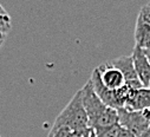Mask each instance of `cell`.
Returning <instances> with one entry per match:
<instances>
[{"instance_id": "6da1fadb", "label": "cell", "mask_w": 150, "mask_h": 137, "mask_svg": "<svg viewBox=\"0 0 150 137\" xmlns=\"http://www.w3.org/2000/svg\"><path fill=\"white\" fill-rule=\"evenodd\" d=\"M82 102L89 118V126L97 129L118 123V111L104 104L93 90L90 81L81 89Z\"/></svg>"}, {"instance_id": "7a4b0ae2", "label": "cell", "mask_w": 150, "mask_h": 137, "mask_svg": "<svg viewBox=\"0 0 150 137\" xmlns=\"http://www.w3.org/2000/svg\"><path fill=\"white\" fill-rule=\"evenodd\" d=\"M58 128H69L72 131L90 128L89 118L82 102L81 90H78L74 93V96L67 103V105L58 115L51 130H56Z\"/></svg>"}, {"instance_id": "3957f363", "label": "cell", "mask_w": 150, "mask_h": 137, "mask_svg": "<svg viewBox=\"0 0 150 137\" xmlns=\"http://www.w3.org/2000/svg\"><path fill=\"white\" fill-rule=\"evenodd\" d=\"M118 111V124L134 133L136 137H139L149 126L150 122L143 116L142 111L128 110L125 108H121Z\"/></svg>"}, {"instance_id": "277c9868", "label": "cell", "mask_w": 150, "mask_h": 137, "mask_svg": "<svg viewBox=\"0 0 150 137\" xmlns=\"http://www.w3.org/2000/svg\"><path fill=\"white\" fill-rule=\"evenodd\" d=\"M110 64L117 67L118 70L122 72L125 79V84L129 85L132 89H142L144 88L143 84L141 83L137 72L135 70L134 61L131 56H122L118 58H115L114 60H110Z\"/></svg>"}, {"instance_id": "5b68a950", "label": "cell", "mask_w": 150, "mask_h": 137, "mask_svg": "<svg viewBox=\"0 0 150 137\" xmlns=\"http://www.w3.org/2000/svg\"><path fill=\"white\" fill-rule=\"evenodd\" d=\"M97 70L99 72L102 83L109 90L114 91V90L121 89L122 86L125 85L124 76L122 75V72L118 70L117 67H115L114 65H111L110 61L97 66Z\"/></svg>"}, {"instance_id": "8992f818", "label": "cell", "mask_w": 150, "mask_h": 137, "mask_svg": "<svg viewBox=\"0 0 150 137\" xmlns=\"http://www.w3.org/2000/svg\"><path fill=\"white\" fill-rule=\"evenodd\" d=\"M131 57H132L135 70L137 72V76H138L141 83L143 84L144 88H149V85H150V63L144 53V50L141 49L139 46L135 45Z\"/></svg>"}, {"instance_id": "52a82bcc", "label": "cell", "mask_w": 150, "mask_h": 137, "mask_svg": "<svg viewBox=\"0 0 150 137\" xmlns=\"http://www.w3.org/2000/svg\"><path fill=\"white\" fill-rule=\"evenodd\" d=\"M90 83L93 88V90L96 91V93L98 95V97L103 100L104 104H106L110 108H114L116 110H118V105H117V100H116V95H115V90H109L108 88L104 86V84L102 83L99 72L97 70V67L92 71L91 77H90Z\"/></svg>"}, {"instance_id": "ba28073f", "label": "cell", "mask_w": 150, "mask_h": 137, "mask_svg": "<svg viewBox=\"0 0 150 137\" xmlns=\"http://www.w3.org/2000/svg\"><path fill=\"white\" fill-rule=\"evenodd\" d=\"M146 108H150V88L135 89L127 103L125 109L142 111Z\"/></svg>"}, {"instance_id": "9c48e42d", "label": "cell", "mask_w": 150, "mask_h": 137, "mask_svg": "<svg viewBox=\"0 0 150 137\" xmlns=\"http://www.w3.org/2000/svg\"><path fill=\"white\" fill-rule=\"evenodd\" d=\"M135 42L136 46L141 49H150V24L143 20L139 16L137 17L135 27Z\"/></svg>"}, {"instance_id": "30bf717a", "label": "cell", "mask_w": 150, "mask_h": 137, "mask_svg": "<svg viewBox=\"0 0 150 137\" xmlns=\"http://www.w3.org/2000/svg\"><path fill=\"white\" fill-rule=\"evenodd\" d=\"M121 129H122V126L117 123L114 125H108V126L93 129V132H95L96 137H117Z\"/></svg>"}, {"instance_id": "8fae6325", "label": "cell", "mask_w": 150, "mask_h": 137, "mask_svg": "<svg viewBox=\"0 0 150 137\" xmlns=\"http://www.w3.org/2000/svg\"><path fill=\"white\" fill-rule=\"evenodd\" d=\"M73 131L69 128H58L56 130H50L47 137H72Z\"/></svg>"}, {"instance_id": "7c38bea8", "label": "cell", "mask_w": 150, "mask_h": 137, "mask_svg": "<svg viewBox=\"0 0 150 137\" xmlns=\"http://www.w3.org/2000/svg\"><path fill=\"white\" fill-rule=\"evenodd\" d=\"M92 132H93V129H91V128H85V129H81V130L73 131L72 137H91Z\"/></svg>"}, {"instance_id": "4fadbf2b", "label": "cell", "mask_w": 150, "mask_h": 137, "mask_svg": "<svg viewBox=\"0 0 150 137\" xmlns=\"http://www.w3.org/2000/svg\"><path fill=\"white\" fill-rule=\"evenodd\" d=\"M117 137H136V136H135L134 133H131L130 131H128V130H125V129L122 128Z\"/></svg>"}, {"instance_id": "5bb4252c", "label": "cell", "mask_w": 150, "mask_h": 137, "mask_svg": "<svg viewBox=\"0 0 150 137\" xmlns=\"http://www.w3.org/2000/svg\"><path fill=\"white\" fill-rule=\"evenodd\" d=\"M142 114H143V116L150 122V108H146V109L142 110Z\"/></svg>"}, {"instance_id": "9a60e30c", "label": "cell", "mask_w": 150, "mask_h": 137, "mask_svg": "<svg viewBox=\"0 0 150 137\" xmlns=\"http://www.w3.org/2000/svg\"><path fill=\"white\" fill-rule=\"evenodd\" d=\"M139 137H150V126H149V128H148V129H146Z\"/></svg>"}, {"instance_id": "2e32d148", "label": "cell", "mask_w": 150, "mask_h": 137, "mask_svg": "<svg viewBox=\"0 0 150 137\" xmlns=\"http://www.w3.org/2000/svg\"><path fill=\"white\" fill-rule=\"evenodd\" d=\"M144 53H145V56H146V58H148V60L150 63V49H145L144 50Z\"/></svg>"}, {"instance_id": "e0dca14e", "label": "cell", "mask_w": 150, "mask_h": 137, "mask_svg": "<svg viewBox=\"0 0 150 137\" xmlns=\"http://www.w3.org/2000/svg\"><path fill=\"white\" fill-rule=\"evenodd\" d=\"M5 37H6V33H4V32L0 31V42H1V40H5Z\"/></svg>"}, {"instance_id": "ac0fdd59", "label": "cell", "mask_w": 150, "mask_h": 137, "mask_svg": "<svg viewBox=\"0 0 150 137\" xmlns=\"http://www.w3.org/2000/svg\"><path fill=\"white\" fill-rule=\"evenodd\" d=\"M3 44H4V40H1V42H0V49H1V46H3Z\"/></svg>"}, {"instance_id": "d6986e66", "label": "cell", "mask_w": 150, "mask_h": 137, "mask_svg": "<svg viewBox=\"0 0 150 137\" xmlns=\"http://www.w3.org/2000/svg\"><path fill=\"white\" fill-rule=\"evenodd\" d=\"M91 137H96V135H95V132H92V135H91Z\"/></svg>"}, {"instance_id": "ffe728a7", "label": "cell", "mask_w": 150, "mask_h": 137, "mask_svg": "<svg viewBox=\"0 0 150 137\" xmlns=\"http://www.w3.org/2000/svg\"><path fill=\"white\" fill-rule=\"evenodd\" d=\"M149 88H150V85H149Z\"/></svg>"}, {"instance_id": "44dd1931", "label": "cell", "mask_w": 150, "mask_h": 137, "mask_svg": "<svg viewBox=\"0 0 150 137\" xmlns=\"http://www.w3.org/2000/svg\"><path fill=\"white\" fill-rule=\"evenodd\" d=\"M0 137H1V136H0Z\"/></svg>"}]
</instances>
